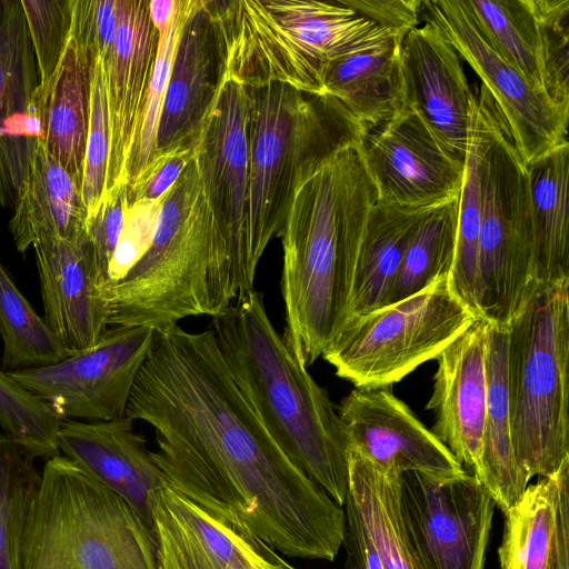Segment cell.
I'll return each instance as SVG.
<instances>
[{"instance_id": "cell-1", "label": "cell", "mask_w": 569, "mask_h": 569, "mask_svg": "<svg viewBox=\"0 0 569 569\" xmlns=\"http://www.w3.org/2000/svg\"><path fill=\"white\" fill-rule=\"evenodd\" d=\"M126 417L148 423L168 483L289 558L333 561L345 510L270 436L210 328L154 330Z\"/></svg>"}, {"instance_id": "cell-2", "label": "cell", "mask_w": 569, "mask_h": 569, "mask_svg": "<svg viewBox=\"0 0 569 569\" xmlns=\"http://www.w3.org/2000/svg\"><path fill=\"white\" fill-rule=\"evenodd\" d=\"M376 188L358 148L340 151L298 184L282 242V333L306 367L343 328L360 242Z\"/></svg>"}, {"instance_id": "cell-3", "label": "cell", "mask_w": 569, "mask_h": 569, "mask_svg": "<svg viewBox=\"0 0 569 569\" xmlns=\"http://www.w3.org/2000/svg\"><path fill=\"white\" fill-rule=\"evenodd\" d=\"M239 390L288 458L338 506L349 493L350 441L332 401L272 325L254 289L209 327Z\"/></svg>"}, {"instance_id": "cell-4", "label": "cell", "mask_w": 569, "mask_h": 569, "mask_svg": "<svg viewBox=\"0 0 569 569\" xmlns=\"http://www.w3.org/2000/svg\"><path fill=\"white\" fill-rule=\"evenodd\" d=\"M210 2L226 47L224 77L243 86L278 82L320 96L330 61L401 37L340 0Z\"/></svg>"}, {"instance_id": "cell-5", "label": "cell", "mask_w": 569, "mask_h": 569, "mask_svg": "<svg viewBox=\"0 0 569 569\" xmlns=\"http://www.w3.org/2000/svg\"><path fill=\"white\" fill-rule=\"evenodd\" d=\"M248 118L247 263L256 279L260 259L279 237L299 182L342 150L358 148L366 128L329 94L287 84L246 86Z\"/></svg>"}, {"instance_id": "cell-6", "label": "cell", "mask_w": 569, "mask_h": 569, "mask_svg": "<svg viewBox=\"0 0 569 569\" xmlns=\"http://www.w3.org/2000/svg\"><path fill=\"white\" fill-rule=\"evenodd\" d=\"M20 569H158L156 540L127 500L54 455L27 519Z\"/></svg>"}, {"instance_id": "cell-7", "label": "cell", "mask_w": 569, "mask_h": 569, "mask_svg": "<svg viewBox=\"0 0 569 569\" xmlns=\"http://www.w3.org/2000/svg\"><path fill=\"white\" fill-rule=\"evenodd\" d=\"M507 326V390L518 465L529 479L569 458V279L533 283Z\"/></svg>"}, {"instance_id": "cell-8", "label": "cell", "mask_w": 569, "mask_h": 569, "mask_svg": "<svg viewBox=\"0 0 569 569\" xmlns=\"http://www.w3.org/2000/svg\"><path fill=\"white\" fill-rule=\"evenodd\" d=\"M470 126L480 184L478 316L507 325L532 282L529 176L493 99L481 84Z\"/></svg>"}, {"instance_id": "cell-9", "label": "cell", "mask_w": 569, "mask_h": 569, "mask_svg": "<svg viewBox=\"0 0 569 569\" xmlns=\"http://www.w3.org/2000/svg\"><path fill=\"white\" fill-rule=\"evenodd\" d=\"M478 318L443 276L409 298L348 322L322 358L358 389L387 388L437 359Z\"/></svg>"}, {"instance_id": "cell-10", "label": "cell", "mask_w": 569, "mask_h": 569, "mask_svg": "<svg viewBox=\"0 0 569 569\" xmlns=\"http://www.w3.org/2000/svg\"><path fill=\"white\" fill-rule=\"evenodd\" d=\"M248 118L246 86L223 76L192 143L202 196L224 254L234 300L253 290L247 263Z\"/></svg>"}, {"instance_id": "cell-11", "label": "cell", "mask_w": 569, "mask_h": 569, "mask_svg": "<svg viewBox=\"0 0 569 569\" xmlns=\"http://www.w3.org/2000/svg\"><path fill=\"white\" fill-rule=\"evenodd\" d=\"M154 330L111 327L92 347L42 367L7 371L60 419L109 421L126 416Z\"/></svg>"}, {"instance_id": "cell-12", "label": "cell", "mask_w": 569, "mask_h": 569, "mask_svg": "<svg viewBox=\"0 0 569 569\" xmlns=\"http://www.w3.org/2000/svg\"><path fill=\"white\" fill-rule=\"evenodd\" d=\"M419 17L438 28L480 78L526 164L568 143L569 107L530 83L495 50L463 0H421Z\"/></svg>"}, {"instance_id": "cell-13", "label": "cell", "mask_w": 569, "mask_h": 569, "mask_svg": "<svg viewBox=\"0 0 569 569\" xmlns=\"http://www.w3.org/2000/svg\"><path fill=\"white\" fill-rule=\"evenodd\" d=\"M400 508L423 569H483L495 507L471 473L400 477Z\"/></svg>"}, {"instance_id": "cell-14", "label": "cell", "mask_w": 569, "mask_h": 569, "mask_svg": "<svg viewBox=\"0 0 569 569\" xmlns=\"http://www.w3.org/2000/svg\"><path fill=\"white\" fill-rule=\"evenodd\" d=\"M358 150L380 203L432 209L460 196L466 162L448 153L406 106L366 129Z\"/></svg>"}, {"instance_id": "cell-15", "label": "cell", "mask_w": 569, "mask_h": 569, "mask_svg": "<svg viewBox=\"0 0 569 569\" xmlns=\"http://www.w3.org/2000/svg\"><path fill=\"white\" fill-rule=\"evenodd\" d=\"M495 50L530 83L569 107V0H463Z\"/></svg>"}, {"instance_id": "cell-16", "label": "cell", "mask_w": 569, "mask_h": 569, "mask_svg": "<svg viewBox=\"0 0 569 569\" xmlns=\"http://www.w3.org/2000/svg\"><path fill=\"white\" fill-rule=\"evenodd\" d=\"M158 569H297L249 530L230 525L169 483L151 503Z\"/></svg>"}, {"instance_id": "cell-17", "label": "cell", "mask_w": 569, "mask_h": 569, "mask_svg": "<svg viewBox=\"0 0 569 569\" xmlns=\"http://www.w3.org/2000/svg\"><path fill=\"white\" fill-rule=\"evenodd\" d=\"M337 411L350 447L388 476L419 472L450 478L467 472L389 387L355 388Z\"/></svg>"}, {"instance_id": "cell-18", "label": "cell", "mask_w": 569, "mask_h": 569, "mask_svg": "<svg viewBox=\"0 0 569 569\" xmlns=\"http://www.w3.org/2000/svg\"><path fill=\"white\" fill-rule=\"evenodd\" d=\"M158 41L149 1L116 0L113 39L93 46L102 62L109 113L107 190L114 184H128V162L143 114Z\"/></svg>"}, {"instance_id": "cell-19", "label": "cell", "mask_w": 569, "mask_h": 569, "mask_svg": "<svg viewBox=\"0 0 569 569\" xmlns=\"http://www.w3.org/2000/svg\"><path fill=\"white\" fill-rule=\"evenodd\" d=\"M400 66L405 106L448 153L466 162L476 93L459 53L438 28L423 22L402 38Z\"/></svg>"}, {"instance_id": "cell-20", "label": "cell", "mask_w": 569, "mask_h": 569, "mask_svg": "<svg viewBox=\"0 0 569 569\" xmlns=\"http://www.w3.org/2000/svg\"><path fill=\"white\" fill-rule=\"evenodd\" d=\"M38 70L21 0H0V207L13 209L42 140Z\"/></svg>"}, {"instance_id": "cell-21", "label": "cell", "mask_w": 569, "mask_h": 569, "mask_svg": "<svg viewBox=\"0 0 569 569\" xmlns=\"http://www.w3.org/2000/svg\"><path fill=\"white\" fill-rule=\"evenodd\" d=\"M224 71L226 47L211 2L190 0L162 104L153 160L180 148H192Z\"/></svg>"}, {"instance_id": "cell-22", "label": "cell", "mask_w": 569, "mask_h": 569, "mask_svg": "<svg viewBox=\"0 0 569 569\" xmlns=\"http://www.w3.org/2000/svg\"><path fill=\"white\" fill-rule=\"evenodd\" d=\"M32 248L44 322L69 355L92 347L109 326L88 234L42 239Z\"/></svg>"}, {"instance_id": "cell-23", "label": "cell", "mask_w": 569, "mask_h": 569, "mask_svg": "<svg viewBox=\"0 0 569 569\" xmlns=\"http://www.w3.org/2000/svg\"><path fill=\"white\" fill-rule=\"evenodd\" d=\"M488 325L478 318L437 357L438 369L427 403L436 415L431 431L478 480L487 401Z\"/></svg>"}, {"instance_id": "cell-24", "label": "cell", "mask_w": 569, "mask_h": 569, "mask_svg": "<svg viewBox=\"0 0 569 569\" xmlns=\"http://www.w3.org/2000/svg\"><path fill=\"white\" fill-rule=\"evenodd\" d=\"M132 422L126 416L109 421L62 420L58 449L127 500L152 530V499L168 481Z\"/></svg>"}, {"instance_id": "cell-25", "label": "cell", "mask_w": 569, "mask_h": 569, "mask_svg": "<svg viewBox=\"0 0 569 569\" xmlns=\"http://www.w3.org/2000/svg\"><path fill=\"white\" fill-rule=\"evenodd\" d=\"M503 513L501 569H569V458Z\"/></svg>"}, {"instance_id": "cell-26", "label": "cell", "mask_w": 569, "mask_h": 569, "mask_svg": "<svg viewBox=\"0 0 569 569\" xmlns=\"http://www.w3.org/2000/svg\"><path fill=\"white\" fill-rule=\"evenodd\" d=\"M94 58L87 0H77L72 33L44 104L42 141L80 189Z\"/></svg>"}, {"instance_id": "cell-27", "label": "cell", "mask_w": 569, "mask_h": 569, "mask_svg": "<svg viewBox=\"0 0 569 569\" xmlns=\"http://www.w3.org/2000/svg\"><path fill=\"white\" fill-rule=\"evenodd\" d=\"M8 228L21 253L42 239L72 240L87 234L81 189L42 140L37 143Z\"/></svg>"}, {"instance_id": "cell-28", "label": "cell", "mask_w": 569, "mask_h": 569, "mask_svg": "<svg viewBox=\"0 0 569 569\" xmlns=\"http://www.w3.org/2000/svg\"><path fill=\"white\" fill-rule=\"evenodd\" d=\"M487 401L480 455V483L506 512L529 478L518 465L511 438L507 390V326L489 322L486 341Z\"/></svg>"}, {"instance_id": "cell-29", "label": "cell", "mask_w": 569, "mask_h": 569, "mask_svg": "<svg viewBox=\"0 0 569 569\" xmlns=\"http://www.w3.org/2000/svg\"><path fill=\"white\" fill-rule=\"evenodd\" d=\"M401 37L330 61L323 93L338 100L366 129L405 108L400 66ZM322 93V94H323Z\"/></svg>"}, {"instance_id": "cell-30", "label": "cell", "mask_w": 569, "mask_h": 569, "mask_svg": "<svg viewBox=\"0 0 569 569\" xmlns=\"http://www.w3.org/2000/svg\"><path fill=\"white\" fill-rule=\"evenodd\" d=\"M531 203L532 282L569 279V142L527 164Z\"/></svg>"}, {"instance_id": "cell-31", "label": "cell", "mask_w": 569, "mask_h": 569, "mask_svg": "<svg viewBox=\"0 0 569 569\" xmlns=\"http://www.w3.org/2000/svg\"><path fill=\"white\" fill-rule=\"evenodd\" d=\"M428 210L378 201L372 207L357 256L345 326L382 307L405 251Z\"/></svg>"}, {"instance_id": "cell-32", "label": "cell", "mask_w": 569, "mask_h": 569, "mask_svg": "<svg viewBox=\"0 0 569 569\" xmlns=\"http://www.w3.org/2000/svg\"><path fill=\"white\" fill-rule=\"evenodd\" d=\"M400 477L380 471L349 449V493L383 569H423L409 540L400 508Z\"/></svg>"}, {"instance_id": "cell-33", "label": "cell", "mask_w": 569, "mask_h": 569, "mask_svg": "<svg viewBox=\"0 0 569 569\" xmlns=\"http://www.w3.org/2000/svg\"><path fill=\"white\" fill-rule=\"evenodd\" d=\"M459 197L426 212L405 251L382 307L409 298L449 276L458 231Z\"/></svg>"}, {"instance_id": "cell-34", "label": "cell", "mask_w": 569, "mask_h": 569, "mask_svg": "<svg viewBox=\"0 0 569 569\" xmlns=\"http://www.w3.org/2000/svg\"><path fill=\"white\" fill-rule=\"evenodd\" d=\"M0 337L4 371L42 367L70 356L20 292L1 260Z\"/></svg>"}, {"instance_id": "cell-35", "label": "cell", "mask_w": 569, "mask_h": 569, "mask_svg": "<svg viewBox=\"0 0 569 569\" xmlns=\"http://www.w3.org/2000/svg\"><path fill=\"white\" fill-rule=\"evenodd\" d=\"M37 458L0 433V569H20V546L39 489Z\"/></svg>"}, {"instance_id": "cell-36", "label": "cell", "mask_w": 569, "mask_h": 569, "mask_svg": "<svg viewBox=\"0 0 569 569\" xmlns=\"http://www.w3.org/2000/svg\"><path fill=\"white\" fill-rule=\"evenodd\" d=\"M61 419L0 369V429L36 458L58 455Z\"/></svg>"}, {"instance_id": "cell-37", "label": "cell", "mask_w": 569, "mask_h": 569, "mask_svg": "<svg viewBox=\"0 0 569 569\" xmlns=\"http://www.w3.org/2000/svg\"><path fill=\"white\" fill-rule=\"evenodd\" d=\"M76 1L21 0L37 62L38 102L42 118L51 83L72 33Z\"/></svg>"}, {"instance_id": "cell-38", "label": "cell", "mask_w": 569, "mask_h": 569, "mask_svg": "<svg viewBox=\"0 0 569 569\" xmlns=\"http://www.w3.org/2000/svg\"><path fill=\"white\" fill-rule=\"evenodd\" d=\"M189 1L179 0L171 22L159 33L158 49L149 80L143 114L128 162V184L138 179L154 158L162 104Z\"/></svg>"}, {"instance_id": "cell-39", "label": "cell", "mask_w": 569, "mask_h": 569, "mask_svg": "<svg viewBox=\"0 0 569 569\" xmlns=\"http://www.w3.org/2000/svg\"><path fill=\"white\" fill-rule=\"evenodd\" d=\"M480 184L477 154L469 137L459 196L457 246L449 282L453 292L478 316V239ZM479 317V316H478Z\"/></svg>"}, {"instance_id": "cell-40", "label": "cell", "mask_w": 569, "mask_h": 569, "mask_svg": "<svg viewBox=\"0 0 569 569\" xmlns=\"http://www.w3.org/2000/svg\"><path fill=\"white\" fill-rule=\"evenodd\" d=\"M109 152L110 128L104 77L101 58L96 52L81 184V197L87 211V226L96 216L107 190Z\"/></svg>"}, {"instance_id": "cell-41", "label": "cell", "mask_w": 569, "mask_h": 569, "mask_svg": "<svg viewBox=\"0 0 569 569\" xmlns=\"http://www.w3.org/2000/svg\"><path fill=\"white\" fill-rule=\"evenodd\" d=\"M166 194L158 199H139L129 203L110 261L100 284L107 296L133 272L149 251Z\"/></svg>"}, {"instance_id": "cell-42", "label": "cell", "mask_w": 569, "mask_h": 569, "mask_svg": "<svg viewBox=\"0 0 569 569\" xmlns=\"http://www.w3.org/2000/svg\"><path fill=\"white\" fill-rule=\"evenodd\" d=\"M128 206V184H114L106 191L96 216L87 226L99 289L120 234Z\"/></svg>"}, {"instance_id": "cell-43", "label": "cell", "mask_w": 569, "mask_h": 569, "mask_svg": "<svg viewBox=\"0 0 569 569\" xmlns=\"http://www.w3.org/2000/svg\"><path fill=\"white\" fill-rule=\"evenodd\" d=\"M193 158L192 148H180L154 159L128 184L129 203L139 199H158L176 183Z\"/></svg>"}, {"instance_id": "cell-44", "label": "cell", "mask_w": 569, "mask_h": 569, "mask_svg": "<svg viewBox=\"0 0 569 569\" xmlns=\"http://www.w3.org/2000/svg\"><path fill=\"white\" fill-rule=\"evenodd\" d=\"M377 26L405 37L420 23L421 0H340Z\"/></svg>"}, {"instance_id": "cell-45", "label": "cell", "mask_w": 569, "mask_h": 569, "mask_svg": "<svg viewBox=\"0 0 569 569\" xmlns=\"http://www.w3.org/2000/svg\"><path fill=\"white\" fill-rule=\"evenodd\" d=\"M343 507L345 532L342 546L346 550L345 569H383L380 556L349 496H347Z\"/></svg>"}, {"instance_id": "cell-46", "label": "cell", "mask_w": 569, "mask_h": 569, "mask_svg": "<svg viewBox=\"0 0 569 569\" xmlns=\"http://www.w3.org/2000/svg\"><path fill=\"white\" fill-rule=\"evenodd\" d=\"M179 0H152L149 1L150 19L158 31L161 33L171 22Z\"/></svg>"}]
</instances>
